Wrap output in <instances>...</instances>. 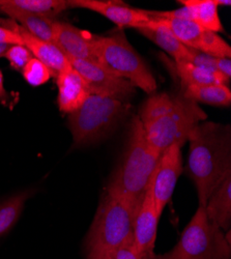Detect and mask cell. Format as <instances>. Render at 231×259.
<instances>
[{
	"mask_svg": "<svg viewBox=\"0 0 231 259\" xmlns=\"http://www.w3.org/2000/svg\"><path fill=\"white\" fill-rule=\"evenodd\" d=\"M186 171L197 190L199 206L231 172V132L229 125L214 121L198 123L189 136Z\"/></svg>",
	"mask_w": 231,
	"mask_h": 259,
	"instance_id": "1",
	"label": "cell"
},
{
	"mask_svg": "<svg viewBox=\"0 0 231 259\" xmlns=\"http://www.w3.org/2000/svg\"><path fill=\"white\" fill-rule=\"evenodd\" d=\"M138 116L146 139L161 154L175 144L182 147L194 127L207 119L197 103L169 94L151 96Z\"/></svg>",
	"mask_w": 231,
	"mask_h": 259,
	"instance_id": "2",
	"label": "cell"
},
{
	"mask_svg": "<svg viewBox=\"0 0 231 259\" xmlns=\"http://www.w3.org/2000/svg\"><path fill=\"white\" fill-rule=\"evenodd\" d=\"M135 215L128 201L107 186L84 242V259H111L133 239Z\"/></svg>",
	"mask_w": 231,
	"mask_h": 259,
	"instance_id": "3",
	"label": "cell"
},
{
	"mask_svg": "<svg viewBox=\"0 0 231 259\" xmlns=\"http://www.w3.org/2000/svg\"><path fill=\"white\" fill-rule=\"evenodd\" d=\"M161 153L145 137L138 115L130 125L127 145L108 186L115 189L137 213Z\"/></svg>",
	"mask_w": 231,
	"mask_h": 259,
	"instance_id": "4",
	"label": "cell"
},
{
	"mask_svg": "<svg viewBox=\"0 0 231 259\" xmlns=\"http://www.w3.org/2000/svg\"><path fill=\"white\" fill-rule=\"evenodd\" d=\"M129 108L124 101L91 94L76 111L69 114L73 147L91 145L108 136L128 114Z\"/></svg>",
	"mask_w": 231,
	"mask_h": 259,
	"instance_id": "5",
	"label": "cell"
},
{
	"mask_svg": "<svg viewBox=\"0 0 231 259\" xmlns=\"http://www.w3.org/2000/svg\"><path fill=\"white\" fill-rule=\"evenodd\" d=\"M95 50L97 64L103 69L130 81L146 94L156 92L158 85L154 75L123 33L98 36Z\"/></svg>",
	"mask_w": 231,
	"mask_h": 259,
	"instance_id": "6",
	"label": "cell"
},
{
	"mask_svg": "<svg viewBox=\"0 0 231 259\" xmlns=\"http://www.w3.org/2000/svg\"><path fill=\"white\" fill-rule=\"evenodd\" d=\"M230 240L198 206L173 248L176 259H231Z\"/></svg>",
	"mask_w": 231,
	"mask_h": 259,
	"instance_id": "7",
	"label": "cell"
},
{
	"mask_svg": "<svg viewBox=\"0 0 231 259\" xmlns=\"http://www.w3.org/2000/svg\"><path fill=\"white\" fill-rule=\"evenodd\" d=\"M182 170L181 146L175 144L164 150L149 184L159 213L162 214L166 205L170 202Z\"/></svg>",
	"mask_w": 231,
	"mask_h": 259,
	"instance_id": "8",
	"label": "cell"
},
{
	"mask_svg": "<svg viewBox=\"0 0 231 259\" xmlns=\"http://www.w3.org/2000/svg\"><path fill=\"white\" fill-rule=\"evenodd\" d=\"M71 66L86 82L91 94L128 100L135 95V86L128 80L119 78L99 64L80 59H69Z\"/></svg>",
	"mask_w": 231,
	"mask_h": 259,
	"instance_id": "9",
	"label": "cell"
},
{
	"mask_svg": "<svg viewBox=\"0 0 231 259\" xmlns=\"http://www.w3.org/2000/svg\"><path fill=\"white\" fill-rule=\"evenodd\" d=\"M69 8H80L98 13L119 27H131L141 29L151 27L155 24V19L150 17L145 11L133 9L118 2L105 0H70Z\"/></svg>",
	"mask_w": 231,
	"mask_h": 259,
	"instance_id": "10",
	"label": "cell"
},
{
	"mask_svg": "<svg viewBox=\"0 0 231 259\" xmlns=\"http://www.w3.org/2000/svg\"><path fill=\"white\" fill-rule=\"evenodd\" d=\"M98 36L70 23L53 21L54 44L69 59L87 60L97 63L95 48Z\"/></svg>",
	"mask_w": 231,
	"mask_h": 259,
	"instance_id": "11",
	"label": "cell"
},
{
	"mask_svg": "<svg viewBox=\"0 0 231 259\" xmlns=\"http://www.w3.org/2000/svg\"><path fill=\"white\" fill-rule=\"evenodd\" d=\"M161 213L156 208L152 190L148 186L133 224L134 245L144 255H155L158 225Z\"/></svg>",
	"mask_w": 231,
	"mask_h": 259,
	"instance_id": "12",
	"label": "cell"
},
{
	"mask_svg": "<svg viewBox=\"0 0 231 259\" xmlns=\"http://www.w3.org/2000/svg\"><path fill=\"white\" fill-rule=\"evenodd\" d=\"M16 31L23 40V45L30 51L32 56L43 62L51 71L52 76L57 77L58 74L71 68L69 58L64 54L54 42L45 41L34 37L24 28L18 25L13 20L6 21V26Z\"/></svg>",
	"mask_w": 231,
	"mask_h": 259,
	"instance_id": "13",
	"label": "cell"
},
{
	"mask_svg": "<svg viewBox=\"0 0 231 259\" xmlns=\"http://www.w3.org/2000/svg\"><path fill=\"white\" fill-rule=\"evenodd\" d=\"M59 110L71 114L91 95L86 82L72 67L57 75Z\"/></svg>",
	"mask_w": 231,
	"mask_h": 259,
	"instance_id": "14",
	"label": "cell"
},
{
	"mask_svg": "<svg viewBox=\"0 0 231 259\" xmlns=\"http://www.w3.org/2000/svg\"><path fill=\"white\" fill-rule=\"evenodd\" d=\"M207 218L222 231L231 227V172L208 197L204 206Z\"/></svg>",
	"mask_w": 231,
	"mask_h": 259,
	"instance_id": "15",
	"label": "cell"
},
{
	"mask_svg": "<svg viewBox=\"0 0 231 259\" xmlns=\"http://www.w3.org/2000/svg\"><path fill=\"white\" fill-rule=\"evenodd\" d=\"M177 3L189 10L191 20L200 27L216 33L224 31L218 8L220 6L229 7L230 0H179Z\"/></svg>",
	"mask_w": 231,
	"mask_h": 259,
	"instance_id": "16",
	"label": "cell"
},
{
	"mask_svg": "<svg viewBox=\"0 0 231 259\" xmlns=\"http://www.w3.org/2000/svg\"><path fill=\"white\" fill-rule=\"evenodd\" d=\"M154 19V18H153ZM155 24L151 27L141 28L138 31L146 38L151 39L157 46L163 49L167 54H169L175 62L188 61L189 48L176 38L169 27L159 22L155 19Z\"/></svg>",
	"mask_w": 231,
	"mask_h": 259,
	"instance_id": "17",
	"label": "cell"
},
{
	"mask_svg": "<svg viewBox=\"0 0 231 259\" xmlns=\"http://www.w3.org/2000/svg\"><path fill=\"white\" fill-rule=\"evenodd\" d=\"M34 192L32 189H27L0 201V239L16 226L26 202L33 196Z\"/></svg>",
	"mask_w": 231,
	"mask_h": 259,
	"instance_id": "18",
	"label": "cell"
},
{
	"mask_svg": "<svg viewBox=\"0 0 231 259\" xmlns=\"http://www.w3.org/2000/svg\"><path fill=\"white\" fill-rule=\"evenodd\" d=\"M0 12L8 15L14 22L24 28L28 33L36 38L45 41L54 42L53 40V19L38 16L17 10L3 9Z\"/></svg>",
	"mask_w": 231,
	"mask_h": 259,
	"instance_id": "19",
	"label": "cell"
},
{
	"mask_svg": "<svg viewBox=\"0 0 231 259\" xmlns=\"http://www.w3.org/2000/svg\"><path fill=\"white\" fill-rule=\"evenodd\" d=\"M182 96L197 104L202 103L218 107L230 106L231 103V92L228 85L225 84L188 86L184 88Z\"/></svg>",
	"mask_w": 231,
	"mask_h": 259,
	"instance_id": "20",
	"label": "cell"
},
{
	"mask_svg": "<svg viewBox=\"0 0 231 259\" xmlns=\"http://www.w3.org/2000/svg\"><path fill=\"white\" fill-rule=\"evenodd\" d=\"M69 8L64 0H0V10L10 9L53 19Z\"/></svg>",
	"mask_w": 231,
	"mask_h": 259,
	"instance_id": "21",
	"label": "cell"
},
{
	"mask_svg": "<svg viewBox=\"0 0 231 259\" xmlns=\"http://www.w3.org/2000/svg\"><path fill=\"white\" fill-rule=\"evenodd\" d=\"M175 72L184 88L192 85L208 84L228 85L230 81L217 71L200 68L186 61L175 62Z\"/></svg>",
	"mask_w": 231,
	"mask_h": 259,
	"instance_id": "22",
	"label": "cell"
},
{
	"mask_svg": "<svg viewBox=\"0 0 231 259\" xmlns=\"http://www.w3.org/2000/svg\"><path fill=\"white\" fill-rule=\"evenodd\" d=\"M156 20H158L159 22L163 23L167 27H169L176 38L186 47L199 51L204 28L200 27L194 21L184 19Z\"/></svg>",
	"mask_w": 231,
	"mask_h": 259,
	"instance_id": "23",
	"label": "cell"
},
{
	"mask_svg": "<svg viewBox=\"0 0 231 259\" xmlns=\"http://www.w3.org/2000/svg\"><path fill=\"white\" fill-rule=\"evenodd\" d=\"M25 81L31 86H40L45 84L52 76L51 71L36 58H32L22 71Z\"/></svg>",
	"mask_w": 231,
	"mask_h": 259,
	"instance_id": "24",
	"label": "cell"
},
{
	"mask_svg": "<svg viewBox=\"0 0 231 259\" xmlns=\"http://www.w3.org/2000/svg\"><path fill=\"white\" fill-rule=\"evenodd\" d=\"M11 67L18 72H22L26 64L33 58L30 51L23 45H13L8 50L6 56Z\"/></svg>",
	"mask_w": 231,
	"mask_h": 259,
	"instance_id": "25",
	"label": "cell"
},
{
	"mask_svg": "<svg viewBox=\"0 0 231 259\" xmlns=\"http://www.w3.org/2000/svg\"><path fill=\"white\" fill-rule=\"evenodd\" d=\"M216 60H217V57L207 55L198 50L189 48V59L186 62H190V63L194 64V66H197L200 68L217 71Z\"/></svg>",
	"mask_w": 231,
	"mask_h": 259,
	"instance_id": "26",
	"label": "cell"
},
{
	"mask_svg": "<svg viewBox=\"0 0 231 259\" xmlns=\"http://www.w3.org/2000/svg\"><path fill=\"white\" fill-rule=\"evenodd\" d=\"M156 256H149V255H144L138 252L134 245V239L129 241L128 243H125L115 254L111 259H154Z\"/></svg>",
	"mask_w": 231,
	"mask_h": 259,
	"instance_id": "27",
	"label": "cell"
},
{
	"mask_svg": "<svg viewBox=\"0 0 231 259\" xmlns=\"http://www.w3.org/2000/svg\"><path fill=\"white\" fill-rule=\"evenodd\" d=\"M0 44H6L11 46L23 45V40L16 31L5 26H0Z\"/></svg>",
	"mask_w": 231,
	"mask_h": 259,
	"instance_id": "28",
	"label": "cell"
},
{
	"mask_svg": "<svg viewBox=\"0 0 231 259\" xmlns=\"http://www.w3.org/2000/svg\"><path fill=\"white\" fill-rule=\"evenodd\" d=\"M216 67H217V71L220 74H222L224 77L230 80L231 78V59L230 58L217 57Z\"/></svg>",
	"mask_w": 231,
	"mask_h": 259,
	"instance_id": "29",
	"label": "cell"
},
{
	"mask_svg": "<svg viewBox=\"0 0 231 259\" xmlns=\"http://www.w3.org/2000/svg\"><path fill=\"white\" fill-rule=\"evenodd\" d=\"M9 100L8 93L5 89V81H4V74L0 71V102H3V104H6Z\"/></svg>",
	"mask_w": 231,
	"mask_h": 259,
	"instance_id": "30",
	"label": "cell"
},
{
	"mask_svg": "<svg viewBox=\"0 0 231 259\" xmlns=\"http://www.w3.org/2000/svg\"><path fill=\"white\" fill-rule=\"evenodd\" d=\"M154 259H176V257H175L174 251H173V249H172V250L168 251V252H166V253H164V254H161V255L156 254V256H155Z\"/></svg>",
	"mask_w": 231,
	"mask_h": 259,
	"instance_id": "31",
	"label": "cell"
},
{
	"mask_svg": "<svg viewBox=\"0 0 231 259\" xmlns=\"http://www.w3.org/2000/svg\"><path fill=\"white\" fill-rule=\"evenodd\" d=\"M11 45H6V44H0V57L6 56L8 50L10 49Z\"/></svg>",
	"mask_w": 231,
	"mask_h": 259,
	"instance_id": "32",
	"label": "cell"
},
{
	"mask_svg": "<svg viewBox=\"0 0 231 259\" xmlns=\"http://www.w3.org/2000/svg\"><path fill=\"white\" fill-rule=\"evenodd\" d=\"M0 24H2V19H0Z\"/></svg>",
	"mask_w": 231,
	"mask_h": 259,
	"instance_id": "33",
	"label": "cell"
}]
</instances>
